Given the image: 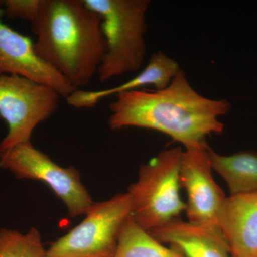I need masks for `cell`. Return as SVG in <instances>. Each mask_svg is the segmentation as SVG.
<instances>
[{"instance_id": "6da1fadb", "label": "cell", "mask_w": 257, "mask_h": 257, "mask_svg": "<svg viewBox=\"0 0 257 257\" xmlns=\"http://www.w3.org/2000/svg\"><path fill=\"white\" fill-rule=\"evenodd\" d=\"M109 104V128H145L168 135L184 148L201 146L206 138L224 132L219 119L227 114L226 99L206 97L193 88L181 70L167 87L120 93Z\"/></svg>"}, {"instance_id": "5bb4252c", "label": "cell", "mask_w": 257, "mask_h": 257, "mask_svg": "<svg viewBox=\"0 0 257 257\" xmlns=\"http://www.w3.org/2000/svg\"><path fill=\"white\" fill-rule=\"evenodd\" d=\"M114 257H186L143 229L130 216L121 228Z\"/></svg>"}, {"instance_id": "ba28073f", "label": "cell", "mask_w": 257, "mask_h": 257, "mask_svg": "<svg viewBox=\"0 0 257 257\" xmlns=\"http://www.w3.org/2000/svg\"><path fill=\"white\" fill-rule=\"evenodd\" d=\"M211 171L209 147L207 143L184 148L179 182L187 192L185 211L190 224L218 227V214L226 197L216 183Z\"/></svg>"}, {"instance_id": "8992f818", "label": "cell", "mask_w": 257, "mask_h": 257, "mask_svg": "<svg viewBox=\"0 0 257 257\" xmlns=\"http://www.w3.org/2000/svg\"><path fill=\"white\" fill-rule=\"evenodd\" d=\"M60 98L48 86L20 76L0 75V117L8 126L0 155L30 142L35 128L57 110Z\"/></svg>"}, {"instance_id": "7c38bea8", "label": "cell", "mask_w": 257, "mask_h": 257, "mask_svg": "<svg viewBox=\"0 0 257 257\" xmlns=\"http://www.w3.org/2000/svg\"><path fill=\"white\" fill-rule=\"evenodd\" d=\"M182 69L178 62L162 51L154 53L148 64L138 75L127 82L101 90L77 89L66 99L67 104L75 109H91L102 99L120 93L143 89L152 86L155 89L167 87Z\"/></svg>"}, {"instance_id": "8fae6325", "label": "cell", "mask_w": 257, "mask_h": 257, "mask_svg": "<svg viewBox=\"0 0 257 257\" xmlns=\"http://www.w3.org/2000/svg\"><path fill=\"white\" fill-rule=\"evenodd\" d=\"M149 233L186 257H231L218 227L197 226L177 218Z\"/></svg>"}, {"instance_id": "2e32d148", "label": "cell", "mask_w": 257, "mask_h": 257, "mask_svg": "<svg viewBox=\"0 0 257 257\" xmlns=\"http://www.w3.org/2000/svg\"><path fill=\"white\" fill-rule=\"evenodd\" d=\"M0 6L4 7L7 18L22 19L32 25L38 16L41 0H4L0 1Z\"/></svg>"}, {"instance_id": "30bf717a", "label": "cell", "mask_w": 257, "mask_h": 257, "mask_svg": "<svg viewBox=\"0 0 257 257\" xmlns=\"http://www.w3.org/2000/svg\"><path fill=\"white\" fill-rule=\"evenodd\" d=\"M217 226L232 257H257V194L226 197Z\"/></svg>"}, {"instance_id": "3957f363", "label": "cell", "mask_w": 257, "mask_h": 257, "mask_svg": "<svg viewBox=\"0 0 257 257\" xmlns=\"http://www.w3.org/2000/svg\"><path fill=\"white\" fill-rule=\"evenodd\" d=\"M101 18L106 51L99 71V82L135 72L146 55V15L150 0H83Z\"/></svg>"}, {"instance_id": "5b68a950", "label": "cell", "mask_w": 257, "mask_h": 257, "mask_svg": "<svg viewBox=\"0 0 257 257\" xmlns=\"http://www.w3.org/2000/svg\"><path fill=\"white\" fill-rule=\"evenodd\" d=\"M86 217L52 243L46 257H114L125 221L132 215L127 192L94 203Z\"/></svg>"}, {"instance_id": "9c48e42d", "label": "cell", "mask_w": 257, "mask_h": 257, "mask_svg": "<svg viewBox=\"0 0 257 257\" xmlns=\"http://www.w3.org/2000/svg\"><path fill=\"white\" fill-rule=\"evenodd\" d=\"M4 10L0 8V75H16L48 86L67 99L77 90L42 60L30 37L3 23Z\"/></svg>"}, {"instance_id": "7a4b0ae2", "label": "cell", "mask_w": 257, "mask_h": 257, "mask_svg": "<svg viewBox=\"0 0 257 257\" xmlns=\"http://www.w3.org/2000/svg\"><path fill=\"white\" fill-rule=\"evenodd\" d=\"M37 55L76 89L97 74L106 51L99 14L83 0H41L32 24Z\"/></svg>"}, {"instance_id": "52a82bcc", "label": "cell", "mask_w": 257, "mask_h": 257, "mask_svg": "<svg viewBox=\"0 0 257 257\" xmlns=\"http://www.w3.org/2000/svg\"><path fill=\"white\" fill-rule=\"evenodd\" d=\"M0 168L10 170L17 178L34 179L46 184L67 206L71 217L87 214L94 204L82 183L79 171L57 165L35 148L31 141L0 155Z\"/></svg>"}, {"instance_id": "4fadbf2b", "label": "cell", "mask_w": 257, "mask_h": 257, "mask_svg": "<svg viewBox=\"0 0 257 257\" xmlns=\"http://www.w3.org/2000/svg\"><path fill=\"white\" fill-rule=\"evenodd\" d=\"M212 170L224 179L230 196L257 194V152L221 155L209 148Z\"/></svg>"}, {"instance_id": "9a60e30c", "label": "cell", "mask_w": 257, "mask_h": 257, "mask_svg": "<svg viewBox=\"0 0 257 257\" xmlns=\"http://www.w3.org/2000/svg\"><path fill=\"white\" fill-rule=\"evenodd\" d=\"M41 235L32 227L23 234L13 230H0V257H46Z\"/></svg>"}, {"instance_id": "277c9868", "label": "cell", "mask_w": 257, "mask_h": 257, "mask_svg": "<svg viewBox=\"0 0 257 257\" xmlns=\"http://www.w3.org/2000/svg\"><path fill=\"white\" fill-rule=\"evenodd\" d=\"M180 147L160 152L140 167L138 182L128 189L132 216L147 232L177 219L186 210L179 194Z\"/></svg>"}, {"instance_id": "e0dca14e", "label": "cell", "mask_w": 257, "mask_h": 257, "mask_svg": "<svg viewBox=\"0 0 257 257\" xmlns=\"http://www.w3.org/2000/svg\"><path fill=\"white\" fill-rule=\"evenodd\" d=\"M231 257H232V256H231Z\"/></svg>"}]
</instances>
